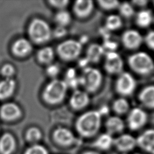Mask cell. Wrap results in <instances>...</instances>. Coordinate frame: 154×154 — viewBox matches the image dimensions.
Returning a JSON list of instances; mask_svg holds the SVG:
<instances>
[{
    "label": "cell",
    "instance_id": "40",
    "mask_svg": "<svg viewBox=\"0 0 154 154\" xmlns=\"http://www.w3.org/2000/svg\"><path fill=\"white\" fill-rule=\"evenodd\" d=\"M147 3V1L145 0H136L132 1V4L134 5H137L138 7H144L146 5Z\"/></svg>",
    "mask_w": 154,
    "mask_h": 154
},
{
    "label": "cell",
    "instance_id": "41",
    "mask_svg": "<svg viewBox=\"0 0 154 154\" xmlns=\"http://www.w3.org/2000/svg\"><path fill=\"white\" fill-rule=\"evenodd\" d=\"M88 63V61L87 60V59L86 58H83V59H81L79 60V64L80 66L84 67L85 68Z\"/></svg>",
    "mask_w": 154,
    "mask_h": 154
},
{
    "label": "cell",
    "instance_id": "37",
    "mask_svg": "<svg viewBox=\"0 0 154 154\" xmlns=\"http://www.w3.org/2000/svg\"><path fill=\"white\" fill-rule=\"evenodd\" d=\"M67 33V30L64 26H58L53 31L54 35L57 38H60L65 35Z\"/></svg>",
    "mask_w": 154,
    "mask_h": 154
},
{
    "label": "cell",
    "instance_id": "10",
    "mask_svg": "<svg viewBox=\"0 0 154 154\" xmlns=\"http://www.w3.org/2000/svg\"><path fill=\"white\" fill-rule=\"evenodd\" d=\"M123 45L128 49H136L143 43V38L141 35L136 30L128 29L125 31L122 35Z\"/></svg>",
    "mask_w": 154,
    "mask_h": 154
},
{
    "label": "cell",
    "instance_id": "12",
    "mask_svg": "<svg viewBox=\"0 0 154 154\" xmlns=\"http://www.w3.org/2000/svg\"><path fill=\"white\" fill-rule=\"evenodd\" d=\"M53 138L58 144L62 146H70L75 140L72 132L63 127H58L55 129L53 133Z\"/></svg>",
    "mask_w": 154,
    "mask_h": 154
},
{
    "label": "cell",
    "instance_id": "26",
    "mask_svg": "<svg viewBox=\"0 0 154 154\" xmlns=\"http://www.w3.org/2000/svg\"><path fill=\"white\" fill-rule=\"evenodd\" d=\"M54 52L52 48L47 46L41 49L37 53L38 60L42 63H49L54 58Z\"/></svg>",
    "mask_w": 154,
    "mask_h": 154
},
{
    "label": "cell",
    "instance_id": "42",
    "mask_svg": "<svg viewBox=\"0 0 154 154\" xmlns=\"http://www.w3.org/2000/svg\"><path fill=\"white\" fill-rule=\"evenodd\" d=\"M82 154H99V153L98 152H97L91 150V151H87V152L83 153Z\"/></svg>",
    "mask_w": 154,
    "mask_h": 154
},
{
    "label": "cell",
    "instance_id": "29",
    "mask_svg": "<svg viewBox=\"0 0 154 154\" xmlns=\"http://www.w3.org/2000/svg\"><path fill=\"white\" fill-rule=\"evenodd\" d=\"M55 20L58 24V26L65 27L66 25L70 22L71 16L67 11L61 10L55 14Z\"/></svg>",
    "mask_w": 154,
    "mask_h": 154
},
{
    "label": "cell",
    "instance_id": "35",
    "mask_svg": "<svg viewBox=\"0 0 154 154\" xmlns=\"http://www.w3.org/2000/svg\"><path fill=\"white\" fill-rule=\"evenodd\" d=\"M144 41L147 46L154 51V31H150L145 37Z\"/></svg>",
    "mask_w": 154,
    "mask_h": 154
},
{
    "label": "cell",
    "instance_id": "18",
    "mask_svg": "<svg viewBox=\"0 0 154 154\" xmlns=\"http://www.w3.org/2000/svg\"><path fill=\"white\" fill-rule=\"evenodd\" d=\"M140 102L148 108H154V85L144 87L138 94Z\"/></svg>",
    "mask_w": 154,
    "mask_h": 154
},
{
    "label": "cell",
    "instance_id": "25",
    "mask_svg": "<svg viewBox=\"0 0 154 154\" xmlns=\"http://www.w3.org/2000/svg\"><path fill=\"white\" fill-rule=\"evenodd\" d=\"M112 107L113 111L117 114L122 115L128 111L129 104L126 99L120 97L114 101Z\"/></svg>",
    "mask_w": 154,
    "mask_h": 154
},
{
    "label": "cell",
    "instance_id": "4",
    "mask_svg": "<svg viewBox=\"0 0 154 154\" xmlns=\"http://www.w3.org/2000/svg\"><path fill=\"white\" fill-rule=\"evenodd\" d=\"M28 34L30 38L35 43H42L48 41L52 31L49 24L43 19H33L28 26Z\"/></svg>",
    "mask_w": 154,
    "mask_h": 154
},
{
    "label": "cell",
    "instance_id": "34",
    "mask_svg": "<svg viewBox=\"0 0 154 154\" xmlns=\"http://www.w3.org/2000/svg\"><path fill=\"white\" fill-rule=\"evenodd\" d=\"M60 66L57 64H51L46 69L47 74L52 77L57 76L60 72Z\"/></svg>",
    "mask_w": 154,
    "mask_h": 154
},
{
    "label": "cell",
    "instance_id": "27",
    "mask_svg": "<svg viewBox=\"0 0 154 154\" xmlns=\"http://www.w3.org/2000/svg\"><path fill=\"white\" fill-rule=\"evenodd\" d=\"M122 25V21L117 15L112 14L107 17L105 21V28L109 31L116 30Z\"/></svg>",
    "mask_w": 154,
    "mask_h": 154
},
{
    "label": "cell",
    "instance_id": "38",
    "mask_svg": "<svg viewBox=\"0 0 154 154\" xmlns=\"http://www.w3.org/2000/svg\"><path fill=\"white\" fill-rule=\"evenodd\" d=\"M103 43L104 44L103 46H102V47L103 48L104 50L105 49H107L109 51H114L117 47V43L108 39L105 40Z\"/></svg>",
    "mask_w": 154,
    "mask_h": 154
},
{
    "label": "cell",
    "instance_id": "30",
    "mask_svg": "<svg viewBox=\"0 0 154 154\" xmlns=\"http://www.w3.org/2000/svg\"><path fill=\"white\" fill-rule=\"evenodd\" d=\"M118 8L120 14L125 18H130L134 14V10L132 4L128 2H123L122 3H120Z\"/></svg>",
    "mask_w": 154,
    "mask_h": 154
},
{
    "label": "cell",
    "instance_id": "39",
    "mask_svg": "<svg viewBox=\"0 0 154 154\" xmlns=\"http://www.w3.org/2000/svg\"><path fill=\"white\" fill-rule=\"evenodd\" d=\"M76 77H77L76 71L73 68L69 69L67 70V72H66V80L72 79H73Z\"/></svg>",
    "mask_w": 154,
    "mask_h": 154
},
{
    "label": "cell",
    "instance_id": "24",
    "mask_svg": "<svg viewBox=\"0 0 154 154\" xmlns=\"http://www.w3.org/2000/svg\"><path fill=\"white\" fill-rule=\"evenodd\" d=\"M136 23L141 28L149 26L153 21L152 12L149 10H143L140 11L136 15Z\"/></svg>",
    "mask_w": 154,
    "mask_h": 154
},
{
    "label": "cell",
    "instance_id": "44",
    "mask_svg": "<svg viewBox=\"0 0 154 154\" xmlns=\"http://www.w3.org/2000/svg\"><path fill=\"white\" fill-rule=\"evenodd\" d=\"M153 4H154V1H153Z\"/></svg>",
    "mask_w": 154,
    "mask_h": 154
},
{
    "label": "cell",
    "instance_id": "14",
    "mask_svg": "<svg viewBox=\"0 0 154 154\" xmlns=\"http://www.w3.org/2000/svg\"><path fill=\"white\" fill-rule=\"evenodd\" d=\"M20 115L21 110L19 106L14 103L8 102L4 103L0 108V116L5 120L11 121L16 120Z\"/></svg>",
    "mask_w": 154,
    "mask_h": 154
},
{
    "label": "cell",
    "instance_id": "5",
    "mask_svg": "<svg viewBox=\"0 0 154 154\" xmlns=\"http://www.w3.org/2000/svg\"><path fill=\"white\" fill-rule=\"evenodd\" d=\"M102 76L100 72L95 68L86 67L79 77V84L87 91L94 92L100 87Z\"/></svg>",
    "mask_w": 154,
    "mask_h": 154
},
{
    "label": "cell",
    "instance_id": "3",
    "mask_svg": "<svg viewBox=\"0 0 154 154\" xmlns=\"http://www.w3.org/2000/svg\"><path fill=\"white\" fill-rule=\"evenodd\" d=\"M128 64L135 73L145 75L154 69V63L151 57L143 52H136L128 58Z\"/></svg>",
    "mask_w": 154,
    "mask_h": 154
},
{
    "label": "cell",
    "instance_id": "11",
    "mask_svg": "<svg viewBox=\"0 0 154 154\" xmlns=\"http://www.w3.org/2000/svg\"><path fill=\"white\" fill-rule=\"evenodd\" d=\"M137 139V145L144 151L154 154V129H147Z\"/></svg>",
    "mask_w": 154,
    "mask_h": 154
},
{
    "label": "cell",
    "instance_id": "15",
    "mask_svg": "<svg viewBox=\"0 0 154 154\" xmlns=\"http://www.w3.org/2000/svg\"><path fill=\"white\" fill-rule=\"evenodd\" d=\"M90 98L86 91L79 90H75L70 99V104L75 109H81L85 108L89 103Z\"/></svg>",
    "mask_w": 154,
    "mask_h": 154
},
{
    "label": "cell",
    "instance_id": "13",
    "mask_svg": "<svg viewBox=\"0 0 154 154\" xmlns=\"http://www.w3.org/2000/svg\"><path fill=\"white\" fill-rule=\"evenodd\" d=\"M113 145L120 152H129L137 146V139L130 134H122L114 139Z\"/></svg>",
    "mask_w": 154,
    "mask_h": 154
},
{
    "label": "cell",
    "instance_id": "33",
    "mask_svg": "<svg viewBox=\"0 0 154 154\" xmlns=\"http://www.w3.org/2000/svg\"><path fill=\"white\" fill-rule=\"evenodd\" d=\"M15 72V69L11 64H5L1 69V74L7 78H11Z\"/></svg>",
    "mask_w": 154,
    "mask_h": 154
},
{
    "label": "cell",
    "instance_id": "17",
    "mask_svg": "<svg viewBox=\"0 0 154 154\" xmlns=\"http://www.w3.org/2000/svg\"><path fill=\"white\" fill-rule=\"evenodd\" d=\"M16 144V140L11 134H4L0 137V154H12Z\"/></svg>",
    "mask_w": 154,
    "mask_h": 154
},
{
    "label": "cell",
    "instance_id": "28",
    "mask_svg": "<svg viewBox=\"0 0 154 154\" xmlns=\"http://www.w3.org/2000/svg\"><path fill=\"white\" fill-rule=\"evenodd\" d=\"M42 137V132L36 127H32L28 129L25 135L26 141L31 143H33L32 144H36L37 142L40 141Z\"/></svg>",
    "mask_w": 154,
    "mask_h": 154
},
{
    "label": "cell",
    "instance_id": "21",
    "mask_svg": "<svg viewBox=\"0 0 154 154\" xmlns=\"http://www.w3.org/2000/svg\"><path fill=\"white\" fill-rule=\"evenodd\" d=\"M16 82L11 78H7L0 81V99L9 97L14 92Z\"/></svg>",
    "mask_w": 154,
    "mask_h": 154
},
{
    "label": "cell",
    "instance_id": "16",
    "mask_svg": "<svg viewBox=\"0 0 154 154\" xmlns=\"http://www.w3.org/2000/svg\"><path fill=\"white\" fill-rule=\"evenodd\" d=\"M94 7L93 2L91 0H79L75 2L73 11L79 17L88 16L93 11Z\"/></svg>",
    "mask_w": 154,
    "mask_h": 154
},
{
    "label": "cell",
    "instance_id": "43",
    "mask_svg": "<svg viewBox=\"0 0 154 154\" xmlns=\"http://www.w3.org/2000/svg\"><path fill=\"white\" fill-rule=\"evenodd\" d=\"M135 154H140V153H135Z\"/></svg>",
    "mask_w": 154,
    "mask_h": 154
},
{
    "label": "cell",
    "instance_id": "6",
    "mask_svg": "<svg viewBox=\"0 0 154 154\" xmlns=\"http://www.w3.org/2000/svg\"><path fill=\"white\" fill-rule=\"evenodd\" d=\"M60 57L66 60H72L77 58L81 54L82 44L75 40H67L61 43L57 47Z\"/></svg>",
    "mask_w": 154,
    "mask_h": 154
},
{
    "label": "cell",
    "instance_id": "36",
    "mask_svg": "<svg viewBox=\"0 0 154 154\" xmlns=\"http://www.w3.org/2000/svg\"><path fill=\"white\" fill-rule=\"evenodd\" d=\"M51 5L54 6L55 8H59L61 10H63L64 7H66L69 4V1L67 0H52L49 1Z\"/></svg>",
    "mask_w": 154,
    "mask_h": 154
},
{
    "label": "cell",
    "instance_id": "1",
    "mask_svg": "<svg viewBox=\"0 0 154 154\" xmlns=\"http://www.w3.org/2000/svg\"><path fill=\"white\" fill-rule=\"evenodd\" d=\"M101 114L97 111H90L82 114L76 120L77 132L84 137H91L97 133L100 127Z\"/></svg>",
    "mask_w": 154,
    "mask_h": 154
},
{
    "label": "cell",
    "instance_id": "9",
    "mask_svg": "<svg viewBox=\"0 0 154 154\" xmlns=\"http://www.w3.org/2000/svg\"><path fill=\"white\" fill-rule=\"evenodd\" d=\"M123 62L120 56L115 51H108L105 55L104 68L109 74L121 73Z\"/></svg>",
    "mask_w": 154,
    "mask_h": 154
},
{
    "label": "cell",
    "instance_id": "19",
    "mask_svg": "<svg viewBox=\"0 0 154 154\" xmlns=\"http://www.w3.org/2000/svg\"><path fill=\"white\" fill-rule=\"evenodd\" d=\"M125 127L124 122L118 116L109 117L105 122L106 133L112 135L115 134L121 133Z\"/></svg>",
    "mask_w": 154,
    "mask_h": 154
},
{
    "label": "cell",
    "instance_id": "7",
    "mask_svg": "<svg viewBox=\"0 0 154 154\" xmlns=\"http://www.w3.org/2000/svg\"><path fill=\"white\" fill-rule=\"evenodd\" d=\"M116 91L122 96H130L136 87L133 76L128 72H122L116 82Z\"/></svg>",
    "mask_w": 154,
    "mask_h": 154
},
{
    "label": "cell",
    "instance_id": "22",
    "mask_svg": "<svg viewBox=\"0 0 154 154\" xmlns=\"http://www.w3.org/2000/svg\"><path fill=\"white\" fill-rule=\"evenodd\" d=\"M104 49L102 46L94 43L90 45L87 50L86 58L90 63H97L99 61L103 54Z\"/></svg>",
    "mask_w": 154,
    "mask_h": 154
},
{
    "label": "cell",
    "instance_id": "2",
    "mask_svg": "<svg viewBox=\"0 0 154 154\" xmlns=\"http://www.w3.org/2000/svg\"><path fill=\"white\" fill-rule=\"evenodd\" d=\"M67 89V86L64 81L54 79L45 87L43 93V97L48 103H58L64 99Z\"/></svg>",
    "mask_w": 154,
    "mask_h": 154
},
{
    "label": "cell",
    "instance_id": "20",
    "mask_svg": "<svg viewBox=\"0 0 154 154\" xmlns=\"http://www.w3.org/2000/svg\"><path fill=\"white\" fill-rule=\"evenodd\" d=\"M32 49L31 43L24 38L17 40L12 46L13 54L19 57H23L28 54Z\"/></svg>",
    "mask_w": 154,
    "mask_h": 154
},
{
    "label": "cell",
    "instance_id": "31",
    "mask_svg": "<svg viewBox=\"0 0 154 154\" xmlns=\"http://www.w3.org/2000/svg\"><path fill=\"white\" fill-rule=\"evenodd\" d=\"M23 154H49V153L43 146L34 144L28 147Z\"/></svg>",
    "mask_w": 154,
    "mask_h": 154
},
{
    "label": "cell",
    "instance_id": "32",
    "mask_svg": "<svg viewBox=\"0 0 154 154\" xmlns=\"http://www.w3.org/2000/svg\"><path fill=\"white\" fill-rule=\"evenodd\" d=\"M99 7L104 10H111L119 7L120 2L116 0H99L97 1Z\"/></svg>",
    "mask_w": 154,
    "mask_h": 154
},
{
    "label": "cell",
    "instance_id": "8",
    "mask_svg": "<svg viewBox=\"0 0 154 154\" xmlns=\"http://www.w3.org/2000/svg\"><path fill=\"white\" fill-rule=\"evenodd\" d=\"M147 121V114L140 108H134L131 109L127 118L128 126L132 131L141 129L144 126Z\"/></svg>",
    "mask_w": 154,
    "mask_h": 154
},
{
    "label": "cell",
    "instance_id": "23",
    "mask_svg": "<svg viewBox=\"0 0 154 154\" xmlns=\"http://www.w3.org/2000/svg\"><path fill=\"white\" fill-rule=\"evenodd\" d=\"M114 144V138L108 133L100 135L93 143V146L102 150H106L111 148Z\"/></svg>",
    "mask_w": 154,
    "mask_h": 154
}]
</instances>
